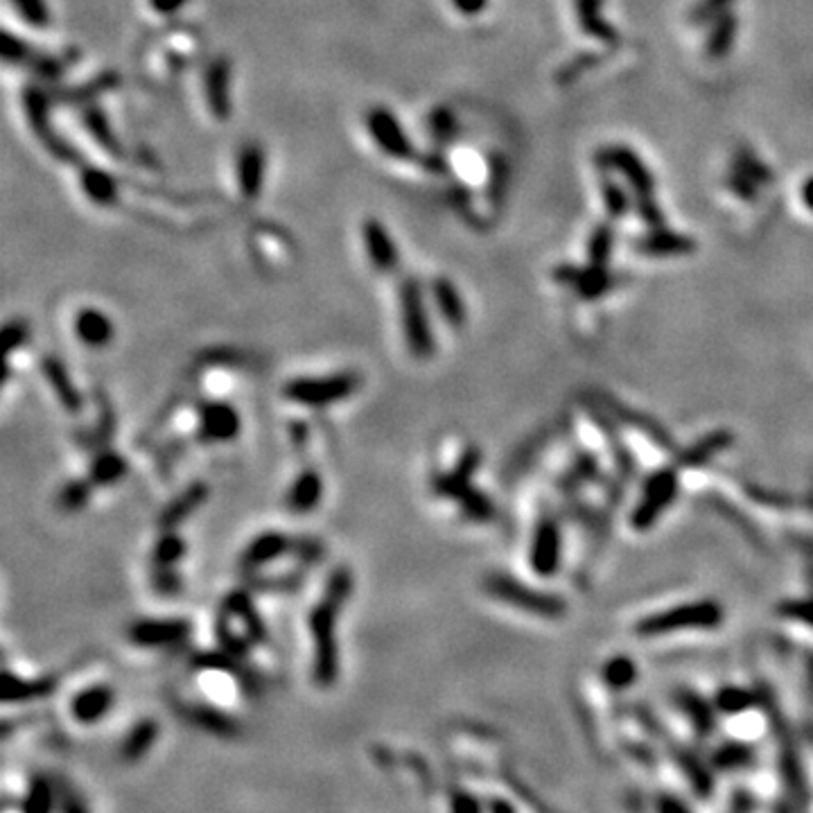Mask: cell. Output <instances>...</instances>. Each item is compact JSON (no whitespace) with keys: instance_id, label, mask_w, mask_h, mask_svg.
<instances>
[{"instance_id":"obj_34","label":"cell","mask_w":813,"mask_h":813,"mask_svg":"<svg viewBox=\"0 0 813 813\" xmlns=\"http://www.w3.org/2000/svg\"><path fill=\"white\" fill-rule=\"evenodd\" d=\"M597 62H599V59H597L595 55H579V57L572 59L567 66H563L561 71H558V75H556L558 84H570V81H574L576 77L585 71V68L595 66Z\"/></svg>"},{"instance_id":"obj_3","label":"cell","mask_w":813,"mask_h":813,"mask_svg":"<svg viewBox=\"0 0 813 813\" xmlns=\"http://www.w3.org/2000/svg\"><path fill=\"white\" fill-rule=\"evenodd\" d=\"M360 389V376L335 373L326 377H296L283 389L287 400L305 407H330L351 398Z\"/></svg>"},{"instance_id":"obj_17","label":"cell","mask_w":813,"mask_h":813,"mask_svg":"<svg viewBox=\"0 0 813 813\" xmlns=\"http://www.w3.org/2000/svg\"><path fill=\"white\" fill-rule=\"evenodd\" d=\"M675 495V477L671 472H660V475L653 477L647 486V495H644L642 506L638 509L632 522L635 527L644 529L653 522V520L660 515V511L665 509L666 504L671 502V497Z\"/></svg>"},{"instance_id":"obj_12","label":"cell","mask_w":813,"mask_h":813,"mask_svg":"<svg viewBox=\"0 0 813 813\" xmlns=\"http://www.w3.org/2000/svg\"><path fill=\"white\" fill-rule=\"evenodd\" d=\"M129 639L139 647H165L191 632L183 619H139L129 626Z\"/></svg>"},{"instance_id":"obj_21","label":"cell","mask_w":813,"mask_h":813,"mask_svg":"<svg viewBox=\"0 0 813 813\" xmlns=\"http://www.w3.org/2000/svg\"><path fill=\"white\" fill-rule=\"evenodd\" d=\"M81 127L86 129V133H89L90 139L96 140L97 148L105 149L106 154H114V157H118L120 143H118V139H115L114 129H111L109 118H106V114L100 109V106L97 105L86 106L84 114H81Z\"/></svg>"},{"instance_id":"obj_32","label":"cell","mask_w":813,"mask_h":813,"mask_svg":"<svg viewBox=\"0 0 813 813\" xmlns=\"http://www.w3.org/2000/svg\"><path fill=\"white\" fill-rule=\"evenodd\" d=\"M734 170L741 172L743 176H748L752 183H768V181H771V172H768V167H764L761 163H757L755 157H752L750 152H739L737 167H734Z\"/></svg>"},{"instance_id":"obj_26","label":"cell","mask_w":813,"mask_h":813,"mask_svg":"<svg viewBox=\"0 0 813 813\" xmlns=\"http://www.w3.org/2000/svg\"><path fill=\"white\" fill-rule=\"evenodd\" d=\"M734 34H737V19L730 12H723L716 19L712 30V37L707 38V55L712 59H721L733 48Z\"/></svg>"},{"instance_id":"obj_25","label":"cell","mask_w":813,"mask_h":813,"mask_svg":"<svg viewBox=\"0 0 813 813\" xmlns=\"http://www.w3.org/2000/svg\"><path fill=\"white\" fill-rule=\"evenodd\" d=\"M556 278L572 281L576 285V290H579L583 296H588V299L604 294V292L610 287V278H608V274L604 271V267H597V269H585V271L558 269Z\"/></svg>"},{"instance_id":"obj_43","label":"cell","mask_w":813,"mask_h":813,"mask_svg":"<svg viewBox=\"0 0 813 813\" xmlns=\"http://www.w3.org/2000/svg\"><path fill=\"white\" fill-rule=\"evenodd\" d=\"M802 199H804V204H807L809 208L813 210V176H811V179H807V183H804Z\"/></svg>"},{"instance_id":"obj_14","label":"cell","mask_w":813,"mask_h":813,"mask_svg":"<svg viewBox=\"0 0 813 813\" xmlns=\"http://www.w3.org/2000/svg\"><path fill=\"white\" fill-rule=\"evenodd\" d=\"M240 432V416L233 407L224 402L206 404L199 416V434L204 441H231Z\"/></svg>"},{"instance_id":"obj_13","label":"cell","mask_w":813,"mask_h":813,"mask_svg":"<svg viewBox=\"0 0 813 813\" xmlns=\"http://www.w3.org/2000/svg\"><path fill=\"white\" fill-rule=\"evenodd\" d=\"M292 552V538L281 531H265L249 542L242 554V570H262V567L278 563L285 554Z\"/></svg>"},{"instance_id":"obj_19","label":"cell","mask_w":813,"mask_h":813,"mask_svg":"<svg viewBox=\"0 0 813 813\" xmlns=\"http://www.w3.org/2000/svg\"><path fill=\"white\" fill-rule=\"evenodd\" d=\"M558 552H561V538H558V529L554 522H542L540 529L536 533V542H533L531 563L536 567V572L540 574H552L558 565Z\"/></svg>"},{"instance_id":"obj_38","label":"cell","mask_w":813,"mask_h":813,"mask_svg":"<svg viewBox=\"0 0 813 813\" xmlns=\"http://www.w3.org/2000/svg\"><path fill=\"white\" fill-rule=\"evenodd\" d=\"M730 3H733V0H700V5L696 7L694 14H691V19H694L696 23H705V21H709V19H718L723 12L728 10Z\"/></svg>"},{"instance_id":"obj_39","label":"cell","mask_w":813,"mask_h":813,"mask_svg":"<svg viewBox=\"0 0 813 813\" xmlns=\"http://www.w3.org/2000/svg\"><path fill=\"white\" fill-rule=\"evenodd\" d=\"M191 0H148V7L152 14L163 16V19H172L179 12H183L188 7Z\"/></svg>"},{"instance_id":"obj_7","label":"cell","mask_w":813,"mask_h":813,"mask_svg":"<svg viewBox=\"0 0 813 813\" xmlns=\"http://www.w3.org/2000/svg\"><path fill=\"white\" fill-rule=\"evenodd\" d=\"M486 590L497 597V599L506 601V604L531 610V613L542 614V617H558V613H563L561 601L549 595H538V592L529 590V588L520 585L511 576H490L486 580Z\"/></svg>"},{"instance_id":"obj_20","label":"cell","mask_w":813,"mask_h":813,"mask_svg":"<svg viewBox=\"0 0 813 813\" xmlns=\"http://www.w3.org/2000/svg\"><path fill=\"white\" fill-rule=\"evenodd\" d=\"M43 376H46L50 389L55 391V395H57L59 402H62L66 410L71 411L80 410L81 407L80 391L75 389V385L71 382L66 368H64V364L57 357H46V360H43Z\"/></svg>"},{"instance_id":"obj_42","label":"cell","mask_w":813,"mask_h":813,"mask_svg":"<svg viewBox=\"0 0 813 813\" xmlns=\"http://www.w3.org/2000/svg\"><path fill=\"white\" fill-rule=\"evenodd\" d=\"M452 7L463 16H477L486 10L488 0H450Z\"/></svg>"},{"instance_id":"obj_11","label":"cell","mask_w":813,"mask_h":813,"mask_svg":"<svg viewBox=\"0 0 813 813\" xmlns=\"http://www.w3.org/2000/svg\"><path fill=\"white\" fill-rule=\"evenodd\" d=\"M599 165L613 167V170L622 172L626 176V181L631 183V188L635 191V199L639 197H653V174L647 170L639 157L635 152L626 148H608L604 152H599Z\"/></svg>"},{"instance_id":"obj_24","label":"cell","mask_w":813,"mask_h":813,"mask_svg":"<svg viewBox=\"0 0 813 813\" xmlns=\"http://www.w3.org/2000/svg\"><path fill=\"white\" fill-rule=\"evenodd\" d=\"M576 16L583 32L604 43H617V30L610 28L601 16V0H576Z\"/></svg>"},{"instance_id":"obj_36","label":"cell","mask_w":813,"mask_h":813,"mask_svg":"<svg viewBox=\"0 0 813 813\" xmlns=\"http://www.w3.org/2000/svg\"><path fill=\"white\" fill-rule=\"evenodd\" d=\"M89 493H90V488H89V484H84V481H77V484L66 486V488L62 490V504L71 511L81 509V506L86 504V500H89Z\"/></svg>"},{"instance_id":"obj_40","label":"cell","mask_w":813,"mask_h":813,"mask_svg":"<svg viewBox=\"0 0 813 813\" xmlns=\"http://www.w3.org/2000/svg\"><path fill=\"white\" fill-rule=\"evenodd\" d=\"M635 204H638L639 217H642L648 226H653V229H660L662 213L660 208H657L656 201H653V197H639V199H635Z\"/></svg>"},{"instance_id":"obj_1","label":"cell","mask_w":813,"mask_h":813,"mask_svg":"<svg viewBox=\"0 0 813 813\" xmlns=\"http://www.w3.org/2000/svg\"><path fill=\"white\" fill-rule=\"evenodd\" d=\"M352 590V574L348 567H339L330 574L324 599L309 613V632H312L314 666L321 681H330L337 671V622Z\"/></svg>"},{"instance_id":"obj_27","label":"cell","mask_w":813,"mask_h":813,"mask_svg":"<svg viewBox=\"0 0 813 813\" xmlns=\"http://www.w3.org/2000/svg\"><path fill=\"white\" fill-rule=\"evenodd\" d=\"M14 14L32 30H48L53 23L48 0H10Z\"/></svg>"},{"instance_id":"obj_8","label":"cell","mask_w":813,"mask_h":813,"mask_svg":"<svg viewBox=\"0 0 813 813\" xmlns=\"http://www.w3.org/2000/svg\"><path fill=\"white\" fill-rule=\"evenodd\" d=\"M360 238L368 262L377 274H391L400 265V251L389 226L377 217H367L360 224Z\"/></svg>"},{"instance_id":"obj_22","label":"cell","mask_w":813,"mask_h":813,"mask_svg":"<svg viewBox=\"0 0 813 813\" xmlns=\"http://www.w3.org/2000/svg\"><path fill=\"white\" fill-rule=\"evenodd\" d=\"M432 296L436 301L443 319L454 328H462L463 321H466V308H463V301L454 283L447 281V278H436L432 283Z\"/></svg>"},{"instance_id":"obj_33","label":"cell","mask_w":813,"mask_h":813,"mask_svg":"<svg viewBox=\"0 0 813 813\" xmlns=\"http://www.w3.org/2000/svg\"><path fill=\"white\" fill-rule=\"evenodd\" d=\"M601 191H604V201H606V208H608L610 217H622V215L628 210V199H626V195H623L622 188L614 186L613 181H606Z\"/></svg>"},{"instance_id":"obj_6","label":"cell","mask_w":813,"mask_h":813,"mask_svg":"<svg viewBox=\"0 0 813 813\" xmlns=\"http://www.w3.org/2000/svg\"><path fill=\"white\" fill-rule=\"evenodd\" d=\"M718 622H721V608L714 601H700V604L681 606V608L647 619L639 623L638 632L639 635H665L675 628L714 626Z\"/></svg>"},{"instance_id":"obj_41","label":"cell","mask_w":813,"mask_h":813,"mask_svg":"<svg viewBox=\"0 0 813 813\" xmlns=\"http://www.w3.org/2000/svg\"><path fill=\"white\" fill-rule=\"evenodd\" d=\"M782 613H784V617L800 619V622H807L813 626V601H791V604L782 606Z\"/></svg>"},{"instance_id":"obj_29","label":"cell","mask_w":813,"mask_h":813,"mask_svg":"<svg viewBox=\"0 0 813 813\" xmlns=\"http://www.w3.org/2000/svg\"><path fill=\"white\" fill-rule=\"evenodd\" d=\"M127 472V463L115 452H105L102 457L96 459L93 470H90V481L93 484H115Z\"/></svg>"},{"instance_id":"obj_28","label":"cell","mask_w":813,"mask_h":813,"mask_svg":"<svg viewBox=\"0 0 813 813\" xmlns=\"http://www.w3.org/2000/svg\"><path fill=\"white\" fill-rule=\"evenodd\" d=\"M206 495H208V488H206L204 484L191 486L186 493L181 495L179 500L172 502L170 509H167L165 515H163V522L170 524L172 527V524L181 522V520H186L188 515L197 509V506H201V502L206 500Z\"/></svg>"},{"instance_id":"obj_37","label":"cell","mask_w":813,"mask_h":813,"mask_svg":"<svg viewBox=\"0 0 813 813\" xmlns=\"http://www.w3.org/2000/svg\"><path fill=\"white\" fill-rule=\"evenodd\" d=\"M3 342H5L7 355H12L14 348H21L28 342V324L25 321H10L5 326V333H3Z\"/></svg>"},{"instance_id":"obj_5","label":"cell","mask_w":813,"mask_h":813,"mask_svg":"<svg viewBox=\"0 0 813 813\" xmlns=\"http://www.w3.org/2000/svg\"><path fill=\"white\" fill-rule=\"evenodd\" d=\"M235 186L240 199L247 204H256L262 195L267 179V152L258 140H247L235 154Z\"/></svg>"},{"instance_id":"obj_15","label":"cell","mask_w":813,"mask_h":813,"mask_svg":"<svg viewBox=\"0 0 813 813\" xmlns=\"http://www.w3.org/2000/svg\"><path fill=\"white\" fill-rule=\"evenodd\" d=\"M75 335L86 348H106L114 342V321L97 308H84L75 314Z\"/></svg>"},{"instance_id":"obj_35","label":"cell","mask_w":813,"mask_h":813,"mask_svg":"<svg viewBox=\"0 0 813 813\" xmlns=\"http://www.w3.org/2000/svg\"><path fill=\"white\" fill-rule=\"evenodd\" d=\"M462 502H463V513L468 515V518H472V520H486L490 515V502L486 500L484 495H479V493H472V490H468L466 495H463L462 497Z\"/></svg>"},{"instance_id":"obj_18","label":"cell","mask_w":813,"mask_h":813,"mask_svg":"<svg viewBox=\"0 0 813 813\" xmlns=\"http://www.w3.org/2000/svg\"><path fill=\"white\" fill-rule=\"evenodd\" d=\"M321 497H324V479H321L319 472L308 468L292 484L290 493H287V509L292 513H309V511L317 509Z\"/></svg>"},{"instance_id":"obj_16","label":"cell","mask_w":813,"mask_h":813,"mask_svg":"<svg viewBox=\"0 0 813 813\" xmlns=\"http://www.w3.org/2000/svg\"><path fill=\"white\" fill-rule=\"evenodd\" d=\"M80 188L90 204L100 208H115L120 201V186L111 172L86 165L80 170Z\"/></svg>"},{"instance_id":"obj_31","label":"cell","mask_w":813,"mask_h":813,"mask_svg":"<svg viewBox=\"0 0 813 813\" xmlns=\"http://www.w3.org/2000/svg\"><path fill=\"white\" fill-rule=\"evenodd\" d=\"M610 249H613V231H610L608 226H599V229L592 233V240H590L592 265L604 267L606 260H608V256H610Z\"/></svg>"},{"instance_id":"obj_30","label":"cell","mask_w":813,"mask_h":813,"mask_svg":"<svg viewBox=\"0 0 813 813\" xmlns=\"http://www.w3.org/2000/svg\"><path fill=\"white\" fill-rule=\"evenodd\" d=\"M183 552H186L183 540L172 536V533H167V536H163L161 540L157 542V549H154V565L161 570V574H165L167 567H170L172 563L179 561V558L183 556Z\"/></svg>"},{"instance_id":"obj_2","label":"cell","mask_w":813,"mask_h":813,"mask_svg":"<svg viewBox=\"0 0 813 813\" xmlns=\"http://www.w3.org/2000/svg\"><path fill=\"white\" fill-rule=\"evenodd\" d=\"M364 127H367L368 139L376 145L377 152L389 161L410 163L419 161V152L411 140L410 131L404 129L402 120L385 105H376L364 115Z\"/></svg>"},{"instance_id":"obj_9","label":"cell","mask_w":813,"mask_h":813,"mask_svg":"<svg viewBox=\"0 0 813 813\" xmlns=\"http://www.w3.org/2000/svg\"><path fill=\"white\" fill-rule=\"evenodd\" d=\"M231 62L226 57H217L208 64L204 75V102L208 114L215 120L224 123L231 115Z\"/></svg>"},{"instance_id":"obj_10","label":"cell","mask_w":813,"mask_h":813,"mask_svg":"<svg viewBox=\"0 0 813 813\" xmlns=\"http://www.w3.org/2000/svg\"><path fill=\"white\" fill-rule=\"evenodd\" d=\"M23 109L30 129H32L34 136L41 140L43 148L50 149L55 157H64L66 148H64L62 140L57 139V133H53V129H50V102L48 96L43 93V89H38V86H28V89H25Z\"/></svg>"},{"instance_id":"obj_23","label":"cell","mask_w":813,"mask_h":813,"mask_svg":"<svg viewBox=\"0 0 813 813\" xmlns=\"http://www.w3.org/2000/svg\"><path fill=\"white\" fill-rule=\"evenodd\" d=\"M638 249L647 256H685L694 251V240L681 233H666V231H656L639 240Z\"/></svg>"},{"instance_id":"obj_4","label":"cell","mask_w":813,"mask_h":813,"mask_svg":"<svg viewBox=\"0 0 813 813\" xmlns=\"http://www.w3.org/2000/svg\"><path fill=\"white\" fill-rule=\"evenodd\" d=\"M400 317H402L404 342L411 355L429 357L434 352V337L429 328L428 308H425L423 290L416 281H404L400 285Z\"/></svg>"}]
</instances>
